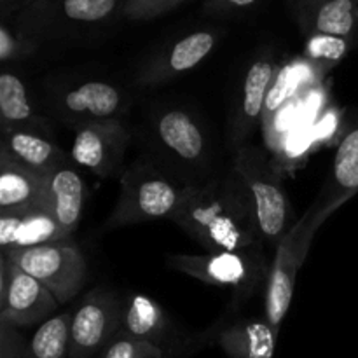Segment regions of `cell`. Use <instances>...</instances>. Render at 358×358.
<instances>
[{"label": "cell", "instance_id": "12", "mask_svg": "<svg viewBox=\"0 0 358 358\" xmlns=\"http://www.w3.org/2000/svg\"><path fill=\"white\" fill-rule=\"evenodd\" d=\"M276 72L278 63L269 51L259 55L248 65L229 115V138L234 149L245 145L264 117L266 101Z\"/></svg>", "mask_w": 358, "mask_h": 358}, {"label": "cell", "instance_id": "7", "mask_svg": "<svg viewBox=\"0 0 358 358\" xmlns=\"http://www.w3.org/2000/svg\"><path fill=\"white\" fill-rule=\"evenodd\" d=\"M124 301L110 289L87 292L70 322L69 358H94L105 352L122 327Z\"/></svg>", "mask_w": 358, "mask_h": 358}, {"label": "cell", "instance_id": "6", "mask_svg": "<svg viewBox=\"0 0 358 358\" xmlns=\"http://www.w3.org/2000/svg\"><path fill=\"white\" fill-rule=\"evenodd\" d=\"M3 252V250H2ZM23 271L37 278L59 303H69L86 283L87 264L72 241L6 250Z\"/></svg>", "mask_w": 358, "mask_h": 358}, {"label": "cell", "instance_id": "2", "mask_svg": "<svg viewBox=\"0 0 358 358\" xmlns=\"http://www.w3.org/2000/svg\"><path fill=\"white\" fill-rule=\"evenodd\" d=\"M168 268L199 280L203 283L229 289L233 306L250 299L262 283L268 282L269 266L264 245L241 250L206 252V254H175L166 257Z\"/></svg>", "mask_w": 358, "mask_h": 358}, {"label": "cell", "instance_id": "18", "mask_svg": "<svg viewBox=\"0 0 358 358\" xmlns=\"http://www.w3.org/2000/svg\"><path fill=\"white\" fill-rule=\"evenodd\" d=\"M38 206L48 208L44 175L28 170L0 149V212H20Z\"/></svg>", "mask_w": 358, "mask_h": 358}, {"label": "cell", "instance_id": "23", "mask_svg": "<svg viewBox=\"0 0 358 358\" xmlns=\"http://www.w3.org/2000/svg\"><path fill=\"white\" fill-rule=\"evenodd\" d=\"M324 34L358 44V0H327L308 23L303 35Z\"/></svg>", "mask_w": 358, "mask_h": 358}, {"label": "cell", "instance_id": "28", "mask_svg": "<svg viewBox=\"0 0 358 358\" xmlns=\"http://www.w3.org/2000/svg\"><path fill=\"white\" fill-rule=\"evenodd\" d=\"M185 2L187 0H124L121 16L131 21H149Z\"/></svg>", "mask_w": 358, "mask_h": 358}, {"label": "cell", "instance_id": "1", "mask_svg": "<svg viewBox=\"0 0 358 358\" xmlns=\"http://www.w3.org/2000/svg\"><path fill=\"white\" fill-rule=\"evenodd\" d=\"M171 220L208 252L264 245L254 203L233 168L219 180L185 184Z\"/></svg>", "mask_w": 358, "mask_h": 358}, {"label": "cell", "instance_id": "14", "mask_svg": "<svg viewBox=\"0 0 358 358\" xmlns=\"http://www.w3.org/2000/svg\"><path fill=\"white\" fill-rule=\"evenodd\" d=\"M219 38L220 31L213 28L182 35L143 63L136 73V84L143 87L159 86L196 69L213 51Z\"/></svg>", "mask_w": 358, "mask_h": 358}, {"label": "cell", "instance_id": "4", "mask_svg": "<svg viewBox=\"0 0 358 358\" xmlns=\"http://www.w3.org/2000/svg\"><path fill=\"white\" fill-rule=\"evenodd\" d=\"M121 191L114 210L105 220V229L173 219L184 198L185 185H177L147 163H136L122 171Z\"/></svg>", "mask_w": 358, "mask_h": 358}, {"label": "cell", "instance_id": "3", "mask_svg": "<svg viewBox=\"0 0 358 358\" xmlns=\"http://www.w3.org/2000/svg\"><path fill=\"white\" fill-rule=\"evenodd\" d=\"M233 170L250 194L262 240L278 245L297 224L278 170L261 147L248 143L234 150Z\"/></svg>", "mask_w": 358, "mask_h": 358}, {"label": "cell", "instance_id": "22", "mask_svg": "<svg viewBox=\"0 0 358 358\" xmlns=\"http://www.w3.org/2000/svg\"><path fill=\"white\" fill-rule=\"evenodd\" d=\"M0 124L2 129H27L52 138V126L35 112L24 83L16 73H0Z\"/></svg>", "mask_w": 358, "mask_h": 358}, {"label": "cell", "instance_id": "24", "mask_svg": "<svg viewBox=\"0 0 358 358\" xmlns=\"http://www.w3.org/2000/svg\"><path fill=\"white\" fill-rule=\"evenodd\" d=\"M72 311L48 318L35 331L21 358H69Z\"/></svg>", "mask_w": 358, "mask_h": 358}, {"label": "cell", "instance_id": "9", "mask_svg": "<svg viewBox=\"0 0 358 358\" xmlns=\"http://www.w3.org/2000/svg\"><path fill=\"white\" fill-rule=\"evenodd\" d=\"M313 238L315 234L299 219L294 229L276 245L275 257L269 266L268 282H266L264 301V318L276 332H280L289 313L294 289H296V276L306 261Z\"/></svg>", "mask_w": 358, "mask_h": 358}, {"label": "cell", "instance_id": "10", "mask_svg": "<svg viewBox=\"0 0 358 358\" xmlns=\"http://www.w3.org/2000/svg\"><path fill=\"white\" fill-rule=\"evenodd\" d=\"M358 192V115L346 128L334 161L331 173L322 185L313 205L303 215V222L313 234L320 229L322 224L341 208L346 201Z\"/></svg>", "mask_w": 358, "mask_h": 358}, {"label": "cell", "instance_id": "21", "mask_svg": "<svg viewBox=\"0 0 358 358\" xmlns=\"http://www.w3.org/2000/svg\"><path fill=\"white\" fill-rule=\"evenodd\" d=\"M48 208L56 222L69 236H73L83 217L86 201V184L72 164L58 168L45 175Z\"/></svg>", "mask_w": 358, "mask_h": 358}, {"label": "cell", "instance_id": "16", "mask_svg": "<svg viewBox=\"0 0 358 358\" xmlns=\"http://www.w3.org/2000/svg\"><path fill=\"white\" fill-rule=\"evenodd\" d=\"M156 138L166 152L191 166H201L208 159V142L201 124L184 108H168L154 122Z\"/></svg>", "mask_w": 358, "mask_h": 358}, {"label": "cell", "instance_id": "19", "mask_svg": "<svg viewBox=\"0 0 358 358\" xmlns=\"http://www.w3.org/2000/svg\"><path fill=\"white\" fill-rule=\"evenodd\" d=\"M0 149L6 150L14 161L27 166L28 170L44 177L69 164L72 159L49 136L27 129H2Z\"/></svg>", "mask_w": 358, "mask_h": 358}, {"label": "cell", "instance_id": "20", "mask_svg": "<svg viewBox=\"0 0 358 358\" xmlns=\"http://www.w3.org/2000/svg\"><path fill=\"white\" fill-rule=\"evenodd\" d=\"M126 334L150 343L164 352L173 346V324L159 303L143 294H131L124 301L122 327Z\"/></svg>", "mask_w": 358, "mask_h": 358}, {"label": "cell", "instance_id": "26", "mask_svg": "<svg viewBox=\"0 0 358 358\" xmlns=\"http://www.w3.org/2000/svg\"><path fill=\"white\" fill-rule=\"evenodd\" d=\"M38 44L41 42L21 31L10 20L0 23V62L3 65L28 58L37 51Z\"/></svg>", "mask_w": 358, "mask_h": 358}, {"label": "cell", "instance_id": "8", "mask_svg": "<svg viewBox=\"0 0 358 358\" xmlns=\"http://www.w3.org/2000/svg\"><path fill=\"white\" fill-rule=\"evenodd\" d=\"M59 303L7 254H0V322L17 329L31 327L49 317Z\"/></svg>", "mask_w": 358, "mask_h": 358}, {"label": "cell", "instance_id": "5", "mask_svg": "<svg viewBox=\"0 0 358 358\" xmlns=\"http://www.w3.org/2000/svg\"><path fill=\"white\" fill-rule=\"evenodd\" d=\"M122 3L124 0H37L9 20L42 42L107 23L121 13Z\"/></svg>", "mask_w": 358, "mask_h": 358}, {"label": "cell", "instance_id": "13", "mask_svg": "<svg viewBox=\"0 0 358 358\" xmlns=\"http://www.w3.org/2000/svg\"><path fill=\"white\" fill-rule=\"evenodd\" d=\"M124 110V94L105 80H86L52 96V112L72 129L86 122L121 119Z\"/></svg>", "mask_w": 358, "mask_h": 358}, {"label": "cell", "instance_id": "17", "mask_svg": "<svg viewBox=\"0 0 358 358\" xmlns=\"http://www.w3.org/2000/svg\"><path fill=\"white\" fill-rule=\"evenodd\" d=\"M62 241H72V236L59 227L44 206L20 212H0V245L3 252Z\"/></svg>", "mask_w": 358, "mask_h": 358}, {"label": "cell", "instance_id": "30", "mask_svg": "<svg viewBox=\"0 0 358 358\" xmlns=\"http://www.w3.org/2000/svg\"><path fill=\"white\" fill-rule=\"evenodd\" d=\"M27 348V341L20 336L17 327L0 322V358H21Z\"/></svg>", "mask_w": 358, "mask_h": 358}, {"label": "cell", "instance_id": "25", "mask_svg": "<svg viewBox=\"0 0 358 358\" xmlns=\"http://www.w3.org/2000/svg\"><path fill=\"white\" fill-rule=\"evenodd\" d=\"M304 38V58L320 69H332L339 65L357 45L348 38L324 34H310Z\"/></svg>", "mask_w": 358, "mask_h": 358}, {"label": "cell", "instance_id": "33", "mask_svg": "<svg viewBox=\"0 0 358 358\" xmlns=\"http://www.w3.org/2000/svg\"><path fill=\"white\" fill-rule=\"evenodd\" d=\"M94 358H101V355L100 357H94Z\"/></svg>", "mask_w": 358, "mask_h": 358}, {"label": "cell", "instance_id": "32", "mask_svg": "<svg viewBox=\"0 0 358 358\" xmlns=\"http://www.w3.org/2000/svg\"><path fill=\"white\" fill-rule=\"evenodd\" d=\"M37 0H0V20H9L16 16L24 7L31 6Z\"/></svg>", "mask_w": 358, "mask_h": 358}, {"label": "cell", "instance_id": "27", "mask_svg": "<svg viewBox=\"0 0 358 358\" xmlns=\"http://www.w3.org/2000/svg\"><path fill=\"white\" fill-rule=\"evenodd\" d=\"M164 352L150 343L131 338L124 331H119L110 345L101 353V358H164Z\"/></svg>", "mask_w": 358, "mask_h": 358}, {"label": "cell", "instance_id": "11", "mask_svg": "<svg viewBox=\"0 0 358 358\" xmlns=\"http://www.w3.org/2000/svg\"><path fill=\"white\" fill-rule=\"evenodd\" d=\"M70 157L80 168H86L100 178L122 175L126 147L129 143V129L121 119L94 121L73 128Z\"/></svg>", "mask_w": 358, "mask_h": 358}, {"label": "cell", "instance_id": "29", "mask_svg": "<svg viewBox=\"0 0 358 358\" xmlns=\"http://www.w3.org/2000/svg\"><path fill=\"white\" fill-rule=\"evenodd\" d=\"M262 2L264 0H205L201 13L206 16H234V14L248 13Z\"/></svg>", "mask_w": 358, "mask_h": 358}, {"label": "cell", "instance_id": "31", "mask_svg": "<svg viewBox=\"0 0 358 358\" xmlns=\"http://www.w3.org/2000/svg\"><path fill=\"white\" fill-rule=\"evenodd\" d=\"M325 2L327 0H287V6H289V10L296 24L299 27L301 34L306 30L308 23H310L313 14L318 10V7L324 6Z\"/></svg>", "mask_w": 358, "mask_h": 358}, {"label": "cell", "instance_id": "15", "mask_svg": "<svg viewBox=\"0 0 358 358\" xmlns=\"http://www.w3.org/2000/svg\"><path fill=\"white\" fill-rule=\"evenodd\" d=\"M280 332L266 318H233L213 325L205 339L229 358H273Z\"/></svg>", "mask_w": 358, "mask_h": 358}]
</instances>
